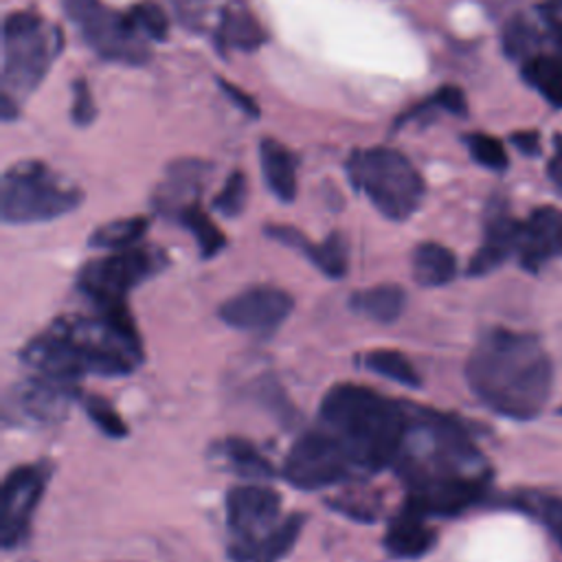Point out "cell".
I'll list each match as a JSON object with an SVG mask.
<instances>
[{
  "label": "cell",
  "instance_id": "obj_2",
  "mask_svg": "<svg viewBox=\"0 0 562 562\" xmlns=\"http://www.w3.org/2000/svg\"><path fill=\"white\" fill-rule=\"evenodd\" d=\"M465 380L490 411L527 422L547 406L553 369L536 336L492 327L476 340L465 362Z\"/></svg>",
  "mask_w": 562,
  "mask_h": 562
},
{
  "label": "cell",
  "instance_id": "obj_31",
  "mask_svg": "<svg viewBox=\"0 0 562 562\" xmlns=\"http://www.w3.org/2000/svg\"><path fill=\"white\" fill-rule=\"evenodd\" d=\"M463 143H465L472 160L479 162L481 167L492 169V171H505L507 169L509 158H507V151H505V147L498 138H494L490 134H483V132H472V134L463 136Z\"/></svg>",
  "mask_w": 562,
  "mask_h": 562
},
{
  "label": "cell",
  "instance_id": "obj_12",
  "mask_svg": "<svg viewBox=\"0 0 562 562\" xmlns=\"http://www.w3.org/2000/svg\"><path fill=\"white\" fill-rule=\"evenodd\" d=\"M46 476V468L35 463L18 465L7 474L0 494V542L4 549H13L26 538Z\"/></svg>",
  "mask_w": 562,
  "mask_h": 562
},
{
  "label": "cell",
  "instance_id": "obj_26",
  "mask_svg": "<svg viewBox=\"0 0 562 562\" xmlns=\"http://www.w3.org/2000/svg\"><path fill=\"white\" fill-rule=\"evenodd\" d=\"M305 516L303 514H290L285 520H281L250 553L248 562H279L283 560L294 542L301 536Z\"/></svg>",
  "mask_w": 562,
  "mask_h": 562
},
{
  "label": "cell",
  "instance_id": "obj_11",
  "mask_svg": "<svg viewBox=\"0 0 562 562\" xmlns=\"http://www.w3.org/2000/svg\"><path fill=\"white\" fill-rule=\"evenodd\" d=\"M281 496L263 483L235 485L226 494V520L233 533L228 553L237 562H248L252 549L279 525Z\"/></svg>",
  "mask_w": 562,
  "mask_h": 562
},
{
  "label": "cell",
  "instance_id": "obj_14",
  "mask_svg": "<svg viewBox=\"0 0 562 562\" xmlns=\"http://www.w3.org/2000/svg\"><path fill=\"white\" fill-rule=\"evenodd\" d=\"M562 252V213L553 206H540L520 222L516 255L525 270L538 272Z\"/></svg>",
  "mask_w": 562,
  "mask_h": 562
},
{
  "label": "cell",
  "instance_id": "obj_40",
  "mask_svg": "<svg viewBox=\"0 0 562 562\" xmlns=\"http://www.w3.org/2000/svg\"><path fill=\"white\" fill-rule=\"evenodd\" d=\"M538 15L551 29V33H562V0H544L538 7Z\"/></svg>",
  "mask_w": 562,
  "mask_h": 562
},
{
  "label": "cell",
  "instance_id": "obj_41",
  "mask_svg": "<svg viewBox=\"0 0 562 562\" xmlns=\"http://www.w3.org/2000/svg\"><path fill=\"white\" fill-rule=\"evenodd\" d=\"M547 173H549V180L555 184V189L562 193V134H558L553 140V156L547 165Z\"/></svg>",
  "mask_w": 562,
  "mask_h": 562
},
{
  "label": "cell",
  "instance_id": "obj_30",
  "mask_svg": "<svg viewBox=\"0 0 562 562\" xmlns=\"http://www.w3.org/2000/svg\"><path fill=\"white\" fill-rule=\"evenodd\" d=\"M364 364L367 369H371L373 373L382 375V378H389L402 386H408V389H417L422 384L415 367L411 364V360L395 351V349H373L364 356Z\"/></svg>",
  "mask_w": 562,
  "mask_h": 562
},
{
  "label": "cell",
  "instance_id": "obj_6",
  "mask_svg": "<svg viewBox=\"0 0 562 562\" xmlns=\"http://www.w3.org/2000/svg\"><path fill=\"white\" fill-rule=\"evenodd\" d=\"M81 191L59 180L44 162L26 160L9 167L0 184V215L7 224L46 222L70 213Z\"/></svg>",
  "mask_w": 562,
  "mask_h": 562
},
{
  "label": "cell",
  "instance_id": "obj_25",
  "mask_svg": "<svg viewBox=\"0 0 562 562\" xmlns=\"http://www.w3.org/2000/svg\"><path fill=\"white\" fill-rule=\"evenodd\" d=\"M501 46L503 53L514 61H527L533 55L540 53L542 35L536 29V24L525 15H514L507 20L501 33Z\"/></svg>",
  "mask_w": 562,
  "mask_h": 562
},
{
  "label": "cell",
  "instance_id": "obj_9",
  "mask_svg": "<svg viewBox=\"0 0 562 562\" xmlns=\"http://www.w3.org/2000/svg\"><path fill=\"white\" fill-rule=\"evenodd\" d=\"M281 472L299 490H321L358 474V468L340 439L321 426L292 443Z\"/></svg>",
  "mask_w": 562,
  "mask_h": 562
},
{
  "label": "cell",
  "instance_id": "obj_22",
  "mask_svg": "<svg viewBox=\"0 0 562 562\" xmlns=\"http://www.w3.org/2000/svg\"><path fill=\"white\" fill-rule=\"evenodd\" d=\"M413 279L424 288H439L457 277V257L437 241H424L413 250Z\"/></svg>",
  "mask_w": 562,
  "mask_h": 562
},
{
  "label": "cell",
  "instance_id": "obj_42",
  "mask_svg": "<svg viewBox=\"0 0 562 562\" xmlns=\"http://www.w3.org/2000/svg\"><path fill=\"white\" fill-rule=\"evenodd\" d=\"M18 114H20V110H18L15 97L2 90V99H0V116H2V121H13Z\"/></svg>",
  "mask_w": 562,
  "mask_h": 562
},
{
  "label": "cell",
  "instance_id": "obj_23",
  "mask_svg": "<svg viewBox=\"0 0 562 562\" xmlns=\"http://www.w3.org/2000/svg\"><path fill=\"white\" fill-rule=\"evenodd\" d=\"M404 303H406V294L395 283L373 285V288L356 292L349 299V305L353 312H358L375 323H384V325L400 318V314L404 312Z\"/></svg>",
  "mask_w": 562,
  "mask_h": 562
},
{
  "label": "cell",
  "instance_id": "obj_21",
  "mask_svg": "<svg viewBox=\"0 0 562 562\" xmlns=\"http://www.w3.org/2000/svg\"><path fill=\"white\" fill-rule=\"evenodd\" d=\"M522 79L551 105L562 108V33H553V50L538 53L520 64Z\"/></svg>",
  "mask_w": 562,
  "mask_h": 562
},
{
  "label": "cell",
  "instance_id": "obj_1",
  "mask_svg": "<svg viewBox=\"0 0 562 562\" xmlns=\"http://www.w3.org/2000/svg\"><path fill=\"white\" fill-rule=\"evenodd\" d=\"M393 461L406 483V505L424 516H457L483 498L490 468L470 435L448 415L411 406Z\"/></svg>",
  "mask_w": 562,
  "mask_h": 562
},
{
  "label": "cell",
  "instance_id": "obj_37",
  "mask_svg": "<svg viewBox=\"0 0 562 562\" xmlns=\"http://www.w3.org/2000/svg\"><path fill=\"white\" fill-rule=\"evenodd\" d=\"M70 114H72V121L77 125H90L94 114H97L90 86L83 79H77L72 83V110H70Z\"/></svg>",
  "mask_w": 562,
  "mask_h": 562
},
{
  "label": "cell",
  "instance_id": "obj_17",
  "mask_svg": "<svg viewBox=\"0 0 562 562\" xmlns=\"http://www.w3.org/2000/svg\"><path fill=\"white\" fill-rule=\"evenodd\" d=\"M266 235L290 248L301 250L329 279H340L347 272V241L340 233L327 235V239L321 244H312L303 233L292 226H268Z\"/></svg>",
  "mask_w": 562,
  "mask_h": 562
},
{
  "label": "cell",
  "instance_id": "obj_34",
  "mask_svg": "<svg viewBox=\"0 0 562 562\" xmlns=\"http://www.w3.org/2000/svg\"><path fill=\"white\" fill-rule=\"evenodd\" d=\"M525 503L533 512V516H538V520L549 529V533L558 540V544L562 547V498L533 494Z\"/></svg>",
  "mask_w": 562,
  "mask_h": 562
},
{
  "label": "cell",
  "instance_id": "obj_39",
  "mask_svg": "<svg viewBox=\"0 0 562 562\" xmlns=\"http://www.w3.org/2000/svg\"><path fill=\"white\" fill-rule=\"evenodd\" d=\"M509 140L514 143V147L525 154V156H538L542 145H540V134L533 130H525V132H514L509 136Z\"/></svg>",
  "mask_w": 562,
  "mask_h": 562
},
{
  "label": "cell",
  "instance_id": "obj_20",
  "mask_svg": "<svg viewBox=\"0 0 562 562\" xmlns=\"http://www.w3.org/2000/svg\"><path fill=\"white\" fill-rule=\"evenodd\" d=\"M259 160L268 189L281 200L292 202L296 195V158L274 138H261Z\"/></svg>",
  "mask_w": 562,
  "mask_h": 562
},
{
  "label": "cell",
  "instance_id": "obj_8",
  "mask_svg": "<svg viewBox=\"0 0 562 562\" xmlns=\"http://www.w3.org/2000/svg\"><path fill=\"white\" fill-rule=\"evenodd\" d=\"M165 263L167 257L162 250L130 246L88 261L77 277V285L97 310H108L125 305L127 292L162 270Z\"/></svg>",
  "mask_w": 562,
  "mask_h": 562
},
{
  "label": "cell",
  "instance_id": "obj_18",
  "mask_svg": "<svg viewBox=\"0 0 562 562\" xmlns=\"http://www.w3.org/2000/svg\"><path fill=\"white\" fill-rule=\"evenodd\" d=\"M211 165L202 160H178L169 167L167 180L156 189L154 204L160 213H178L189 204L198 202V193L202 189L204 176Z\"/></svg>",
  "mask_w": 562,
  "mask_h": 562
},
{
  "label": "cell",
  "instance_id": "obj_15",
  "mask_svg": "<svg viewBox=\"0 0 562 562\" xmlns=\"http://www.w3.org/2000/svg\"><path fill=\"white\" fill-rule=\"evenodd\" d=\"M518 231L520 222H516L505 202H492L485 215V231L483 241L476 248V252L470 259L468 274L470 277H483L496 270L501 263L507 261L512 252H516L518 246Z\"/></svg>",
  "mask_w": 562,
  "mask_h": 562
},
{
  "label": "cell",
  "instance_id": "obj_33",
  "mask_svg": "<svg viewBox=\"0 0 562 562\" xmlns=\"http://www.w3.org/2000/svg\"><path fill=\"white\" fill-rule=\"evenodd\" d=\"M246 204V178L241 171H233L220 193L213 198V209L224 217H237Z\"/></svg>",
  "mask_w": 562,
  "mask_h": 562
},
{
  "label": "cell",
  "instance_id": "obj_4",
  "mask_svg": "<svg viewBox=\"0 0 562 562\" xmlns=\"http://www.w3.org/2000/svg\"><path fill=\"white\" fill-rule=\"evenodd\" d=\"M321 422L351 454L358 472L393 465L402 446L408 411L362 384H336L321 402Z\"/></svg>",
  "mask_w": 562,
  "mask_h": 562
},
{
  "label": "cell",
  "instance_id": "obj_19",
  "mask_svg": "<svg viewBox=\"0 0 562 562\" xmlns=\"http://www.w3.org/2000/svg\"><path fill=\"white\" fill-rule=\"evenodd\" d=\"M428 516L404 505L384 533V547L395 558H422L435 544V531L426 522Z\"/></svg>",
  "mask_w": 562,
  "mask_h": 562
},
{
  "label": "cell",
  "instance_id": "obj_38",
  "mask_svg": "<svg viewBox=\"0 0 562 562\" xmlns=\"http://www.w3.org/2000/svg\"><path fill=\"white\" fill-rule=\"evenodd\" d=\"M217 86L222 88V92L246 114V116H252V119H257L261 112H259V108H257V103H255V99L250 97V94H246L244 90H239L235 83H231V81H226V79H222V77H217Z\"/></svg>",
  "mask_w": 562,
  "mask_h": 562
},
{
  "label": "cell",
  "instance_id": "obj_7",
  "mask_svg": "<svg viewBox=\"0 0 562 562\" xmlns=\"http://www.w3.org/2000/svg\"><path fill=\"white\" fill-rule=\"evenodd\" d=\"M61 33L29 11L9 13L2 24V90L18 97L31 94L48 72Z\"/></svg>",
  "mask_w": 562,
  "mask_h": 562
},
{
  "label": "cell",
  "instance_id": "obj_27",
  "mask_svg": "<svg viewBox=\"0 0 562 562\" xmlns=\"http://www.w3.org/2000/svg\"><path fill=\"white\" fill-rule=\"evenodd\" d=\"M231 468L244 479H272L274 468L272 463L246 439L228 437L222 448Z\"/></svg>",
  "mask_w": 562,
  "mask_h": 562
},
{
  "label": "cell",
  "instance_id": "obj_5",
  "mask_svg": "<svg viewBox=\"0 0 562 562\" xmlns=\"http://www.w3.org/2000/svg\"><path fill=\"white\" fill-rule=\"evenodd\" d=\"M349 182L389 220L411 217L424 198V180L413 162L393 147L356 149L347 158Z\"/></svg>",
  "mask_w": 562,
  "mask_h": 562
},
{
  "label": "cell",
  "instance_id": "obj_3",
  "mask_svg": "<svg viewBox=\"0 0 562 562\" xmlns=\"http://www.w3.org/2000/svg\"><path fill=\"white\" fill-rule=\"evenodd\" d=\"M22 358L35 373L77 382L83 373L125 375L143 360L132 316L66 318L35 336Z\"/></svg>",
  "mask_w": 562,
  "mask_h": 562
},
{
  "label": "cell",
  "instance_id": "obj_36",
  "mask_svg": "<svg viewBox=\"0 0 562 562\" xmlns=\"http://www.w3.org/2000/svg\"><path fill=\"white\" fill-rule=\"evenodd\" d=\"M432 108H439V110L457 114V116L468 114L465 94L457 86H441L432 97H428L424 103L415 105V110H432Z\"/></svg>",
  "mask_w": 562,
  "mask_h": 562
},
{
  "label": "cell",
  "instance_id": "obj_35",
  "mask_svg": "<svg viewBox=\"0 0 562 562\" xmlns=\"http://www.w3.org/2000/svg\"><path fill=\"white\" fill-rule=\"evenodd\" d=\"M130 15L134 20V24L138 26V31L147 37L154 40H165L169 33V20L165 15V11L154 4V2H140L136 7L130 9Z\"/></svg>",
  "mask_w": 562,
  "mask_h": 562
},
{
  "label": "cell",
  "instance_id": "obj_24",
  "mask_svg": "<svg viewBox=\"0 0 562 562\" xmlns=\"http://www.w3.org/2000/svg\"><path fill=\"white\" fill-rule=\"evenodd\" d=\"M217 42L222 48L255 50L266 42V33L248 9H244L239 4H231L222 13V22L217 29Z\"/></svg>",
  "mask_w": 562,
  "mask_h": 562
},
{
  "label": "cell",
  "instance_id": "obj_13",
  "mask_svg": "<svg viewBox=\"0 0 562 562\" xmlns=\"http://www.w3.org/2000/svg\"><path fill=\"white\" fill-rule=\"evenodd\" d=\"M294 299L272 285L248 288L220 305V318L239 331L270 334L274 331L292 312Z\"/></svg>",
  "mask_w": 562,
  "mask_h": 562
},
{
  "label": "cell",
  "instance_id": "obj_29",
  "mask_svg": "<svg viewBox=\"0 0 562 562\" xmlns=\"http://www.w3.org/2000/svg\"><path fill=\"white\" fill-rule=\"evenodd\" d=\"M178 222L195 237L198 241V248H200V255L204 259L209 257H215L224 246H226V237L224 233L211 222V217L202 211V206L195 202V204H189L187 209H182L178 213Z\"/></svg>",
  "mask_w": 562,
  "mask_h": 562
},
{
  "label": "cell",
  "instance_id": "obj_10",
  "mask_svg": "<svg viewBox=\"0 0 562 562\" xmlns=\"http://www.w3.org/2000/svg\"><path fill=\"white\" fill-rule=\"evenodd\" d=\"M64 11L101 57L125 64L147 61L149 48L130 13H116L99 0H64Z\"/></svg>",
  "mask_w": 562,
  "mask_h": 562
},
{
  "label": "cell",
  "instance_id": "obj_28",
  "mask_svg": "<svg viewBox=\"0 0 562 562\" xmlns=\"http://www.w3.org/2000/svg\"><path fill=\"white\" fill-rule=\"evenodd\" d=\"M147 226H149V220L143 217V215L114 220V222L101 224V226L88 237V244H90L92 248H110V250L130 248L134 241H138V239L145 235Z\"/></svg>",
  "mask_w": 562,
  "mask_h": 562
},
{
  "label": "cell",
  "instance_id": "obj_16",
  "mask_svg": "<svg viewBox=\"0 0 562 562\" xmlns=\"http://www.w3.org/2000/svg\"><path fill=\"white\" fill-rule=\"evenodd\" d=\"M75 395V382L37 373L35 378L15 386V408L33 422L50 424L64 417Z\"/></svg>",
  "mask_w": 562,
  "mask_h": 562
},
{
  "label": "cell",
  "instance_id": "obj_32",
  "mask_svg": "<svg viewBox=\"0 0 562 562\" xmlns=\"http://www.w3.org/2000/svg\"><path fill=\"white\" fill-rule=\"evenodd\" d=\"M83 408H86V415L92 419V424L108 437H114V439H121L127 435V424L119 417V413L114 411V406L99 397V395H86L83 400Z\"/></svg>",
  "mask_w": 562,
  "mask_h": 562
}]
</instances>
